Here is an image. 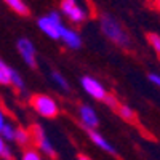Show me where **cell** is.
Here are the masks:
<instances>
[{"label": "cell", "instance_id": "ffe728a7", "mask_svg": "<svg viewBox=\"0 0 160 160\" xmlns=\"http://www.w3.org/2000/svg\"><path fill=\"white\" fill-rule=\"evenodd\" d=\"M148 43L151 45V48L160 56V35L158 34H149L148 35Z\"/></svg>", "mask_w": 160, "mask_h": 160}, {"label": "cell", "instance_id": "2e32d148", "mask_svg": "<svg viewBox=\"0 0 160 160\" xmlns=\"http://www.w3.org/2000/svg\"><path fill=\"white\" fill-rule=\"evenodd\" d=\"M10 87H13V88L18 90V91H24V90H26L24 78H22V75H21L16 69H13V74H11V85H10Z\"/></svg>", "mask_w": 160, "mask_h": 160}, {"label": "cell", "instance_id": "7402d4cb", "mask_svg": "<svg viewBox=\"0 0 160 160\" xmlns=\"http://www.w3.org/2000/svg\"><path fill=\"white\" fill-rule=\"evenodd\" d=\"M104 104H108L109 108H112V109H117L118 108V101H117V98L114 96V95H109L108 98H106V101H104Z\"/></svg>", "mask_w": 160, "mask_h": 160}, {"label": "cell", "instance_id": "52a82bcc", "mask_svg": "<svg viewBox=\"0 0 160 160\" xmlns=\"http://www.w3.org/2000/svg\"><path fill=\"white\" fill-rule=\"evenodd\" d=\"M16 50L19 53L21 59L29 66V68H37V50L35 45L32 43V40L28 37H21L16 42Z\"/></svg>", "mask_w": 160, "mask_h": 160}, {"label": "cell", "instance_id": "5b68a950", "mask_svg": "<svg viewBox=\"0 0 160 160\" xmlns=\"http://www.w3.org/2000/svg\"><path fill=\"white\" fill-rule=\"evenodd\" d=\"M80 85H82L83 91L87 93V95L96 101H106V98L109 96L108 90H106V87L99 82L98 78H95L93 75H83L82 78H80Z\"/></svg>", "mask_w": 160, "mask_h": 160}, {"label": "cell", "instance_id": "603a6c76", "mask_svg": "<svg viewBox=\"0 0 160 160\" xmlns=\"http://www.w3.org/2000/svg\"><path fill=\"white\" fill-rule=\"evenodd\" d=\"M77 160H91L88 155H85V154H78V157H77Z\"/></svg>", "mask_w": 160, "mask_h": 160}, {"label": "cell", "instance_id": "5bb4252c", "mask_svg": "<svg viewBox=\"0 0 160 160\" xmlns=\"http://www.w3.org/2000/svg\"><path fill=\"white\" fill-rule=\"evenodd\" d=\"M11 74H13V68L7 64V61H0V83L3 87L11 85Z\"/></svg>", "mask_w": 160, "mask_h": 160}, {"label": "cell", "instance_id": "e0dca14e", "mask_svg": "<svg viewBox=\"0 0 160 160\" xmlns=\"http://www.w3.org/2000/svg\"><path fill=\"white\" fill-rule=\"evenodd\" d=\"M51 80H53V82H55L62 91H69L71 90V85H69V82H68V80H66V77L64 75H61L59 72H51Z\"/></svg>", "mask_w": 160, "mask_h": 160}, {"label": "cell", "instance_id": "7c38bea8", "mask_svg": "<svg viewBox=\"0 0 160 160\" xmlns=\"http://www.w3.org/2000/svg\"><path fill=\"white\" fill-rule=\"evenodd\" d=\"M3 3L19 16H28L29 15V7L26 5L24 0H3Z\"/></svg>", "mask_w": 160, "mask_h": 160}, {"label": "cell", "instance_id": "3957f363", "mask_svg": "<svg viewBox=\"0 0 160 160\" xmlns=\"http://www.w3.org/2000/svg\"><path fill=\"white\" fill-rule=\"evenodd\" d=\"M31 106L40 117L45 118H55L59 114V106L56 99L50 95H43V93L34 95L31 98Z\"/></svg>", "mask_w": 160, "mask_h": 160}, {"label": "cell", "instance_id": "4fadbf2b", "mask_svg": "<svg viewBox=\"0 0 160 160\" xmlns=\"http://www.w3.org/2000/svg\"><path fill=\"white\" fill-rule=\"evenodd\" d=\"M31 141H32V133H31V130L22 128V127H18L16 136H15V142H16L18 146H21V148H26V146H28Z\"/></svg>", "mask_w": 160, "mask_h": 160}, {"label": "cell", "instance_id": "9c48e42d", "mask_svg": "<svg viewBox=\"0 0 160 160\" xmlns=\"http://www.w3.org/2000/svg\"><path fill=\"white\" fill-rule=\"evenodd\" d=\"M16 130H18V127L13 123V120L8 118L7 114L2 111V114H0V138L8 141V142H15Z\"/></svg>", "mask_w": 160, "mask_h": 160}, {"label": "cell", "instance_id": "ac0fdd59", "mask_svg": "<svg viewBox=\"0 0 160 160\" xmlns=\"http://www.w3.org/2000/svg\"><path fill=\"white\" fill-rule=\"evenodd\" d=\"M0 157H2V160H13V158H15L10 142L5 141V139L0 141Z\"/></svg>", "mask_w": 160, "mask_h": 160}, {"label": "cell", "instance_id": "cb8c5ba5", "mask_svg": "<svg viewBox=\"0 0 160 160\" xmlns=\"http://www.w3.org/2000/svg\"><path fill=\"white\" fill-rule=\"evenodd\" d=\"M152 2H154V5H155V7L160 10V0H152Z\"/></svg>", "mask_w": 160, "mask_h": 160}, {"label": "cell", "instance_id": "8fae6325", "mask_svg": "<svg viewBox=\"0 0 160 160\" xmlns=\"http://www.w3.org/2000/svg\"><path fill=\"white\" fill-rule=\"evenodd\" d=\"M61 42L71 50H78L82 47V35L78 34L77 29L66 26L64 31H62V35H61Z\"/></svg>", "mask_w": 160, "mask_h": 160}, {"label": "cell", "instance_id": "ba28073f", "mask_svg": "<svg viewBox=\"0 0 160 160\" xmlns=\"http://www.w3.org/2000/svg\"><path fill=\"white\" fill-rule=\"evenodd\" d=\"M78 120L87 131L96 130L99 127V115H98L96 109L90 104H80L78 106Z\"/></svg>", "mask_w": 160, "mask_h": 160}, {"label": "cell", "instance_id": "277c9868", "mask_svg": "<svg viewBox=\"0 0 160 160\" xmlns=\"http://www.w3.org/2000/svg\"><path fill=\"white\" fill-rule=\"evenodd\" d=\"M59 10H61V15L71 24H82L88 18V11L78 0H61Z\"/></svg>", "mask_w": 160, "mask_h": 160}, {"label": "cell", "instance_id": "44dd1931", "mask_svg": "<svg viewBox=\"0 0 160 160\" xmlns=\"http://www.w3.org/2000/svg\"><path fill=\"white\" fill-rule=\"evenodd\" d=\"M148 78H149V82H151L154 87L160 88V74H157V72H151V74L148 75Z\"/></svg>", "mask_w": 160, "mask_h": 160}, {"label": "cell", "instance_id": "7a4b0ae2", "mask_svg": "<svg viewBox=\"0 0 160 160\" xmlns=\"http://www.w3.org/2000/svg\"><path fill=\"white\" fill-rule=\"evenodd\" d=\"M37 26H38V29L47 37H50L51 40H61L62 31L66 28L61 11H50L47 15L40 16L37 19Z\"/></svg>", "mask_w": 160, "mask_h": 160}, {"label": "cell", "instance_id": "8992f818", "mask_svg": "<svg viewBox=\"0 0 160 160\" xmlns=\"http://www.w3.org/2000/svg\"><path fill=\"white\" fill-rule=\"evenodd\" d=\"M31 133H32V141L35 142L37 149H38L40 152H43L45 155H48V157H51V158H55V157H56L55 146L51 144V141H50L48 135L45 133L43 127L38 125V123H35V125H32Z\"/></svg>", "mask_w": 160, "mask_h": 160}, {"label": "cell", "instance_id": "d6986e66", "mask_svg": "<svg viewBox=\"0 0 160 160\" xmlns=\"http://www.w3.org/2000/svg\"><path fill=\"white\" fill-rule=\"evenodd\" d=\"M21 160H43L42 155H40V152L37 149H24L22 151V155H21Z\"/></svg>", "mask_w": 160, "mask_h": 160}, {"label": "cell", "instance_id": "9a60e30c", "mask_svg": "<svg viewBox=\"0 0 160 160\" xmlns=\"http://www.w3.org/2000/svg\"><path fill=\"white\" fill-rule=\"evenodd\" d=\"M117 112H118V115L122 117L123 120H127V122H133V120H135V115H136L135 111H133L130 106L125 104V102H122V104L118 106V108H117Z\"/></svg>", "mask_w": 160, "mask_h": 160}, {"label": "cell", "instance_id": "30bf717a", "mask_svg": "<svg viewBox=\"0 0 160 160\" xmlns=\"http://www.w3.org/2000/svg\"><path fill=\"white\" fill-rule=\"evenodd\" d=\"M88 138H90V141L95 144L96 148H99L101 151L108 152V154H111V155H117V149L112 146V142L106 139L98 130H88Z\"/></svg>", "mask_w": 160, "mask_h": 160}, {"label": "cell", "instance_id": "6da1fadb", "mask_svg": "<svg viewBox=\"0 0 160 160\" xmlns=\"http://www.w3.org/2000/svg\"><path fill=\"white\" fill-rule=\"evenodd\" d=\"M99 26H101L102 34L108 37L112 43H115L120 48H125V50L131 48L130 34L122 28V24H120L114 16L108 15V13H102L99 16Z\"/></svg>", "mask_w": 160, "mask_h": 160}]
</instances>
